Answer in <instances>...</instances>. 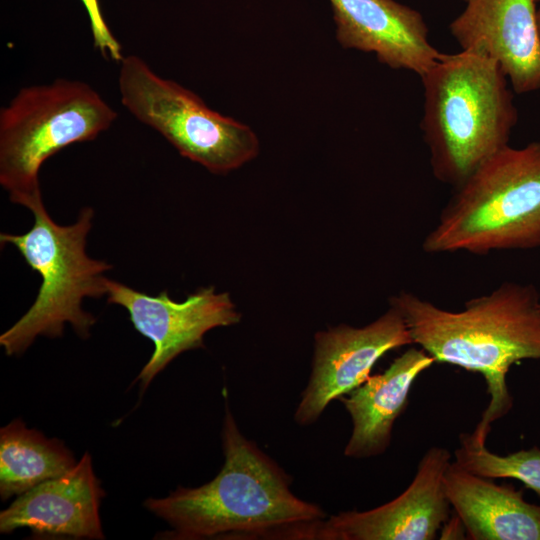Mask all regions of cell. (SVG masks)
Returning a JSON list of instances; mask_svg holds the SVG:
<instances>
[{
	"label": "cell",
	"mask_w": 540,
	"mask_h": 540,
	"mask_svg": "<svg viewBox=\"0 0 540 540\" xmlns=\"http://www.w3.org/2000/svg\"><path fill=\"white\" fill-rule=\"evenodd\" d=\"M411 344L404 317L392 305L364 327L342 324L316 333L312 372L295 421L302 426L314 423L332 400L364 383L383 355Z\"/></svg>",
	"instance_id": "9"
},
{
	"label": "cell",
	"mask_w": 540,
	"mask_h": 540,
	"mask_svg": "<svg viewBox=\"0 0 540 540\" xmlns=\"http://www.w3.org/2000/svg\"><path fill=\"white\" fill-rule=\"evenodd\" d=\"M104 495L86 452L70 470L17 496L0 513V532L28 528L34 539H103Z\"/></svg>",
	"instance_id": "12"
},
{
	"label": "cell",
	"mask_w": 540,
	"mask_h": 540,
	"mask_svg": "<svg viewBox=\"0 0 540 540\" xmlns=\"http://www.w3.org/2000/svg\"><path fill=\"white\" fill-rule=\"evenodd\" d=\"M434 362L422 348L411 347L394 359L383 373L370 376L338 399L353 423L345 456L361 459L385 452L391 442L394 423L408 405L414 381Z\"/></svg>",
	"instance_id": "14"
},
{
	"label": "cell",
	"mask_w": 540,
	"mask_h": 540,
	"mask_svg": "<svg viewBox=\"0 0 540 540\" xmlns=\"http://www.w3.org/2000/svg\"><path fill=\"white\" fill-rule=\"evenodd\" d=\"M536 0H466L449 30L462 50L479 51L501 67L518 94L540 90Z\"/></svg>",
	"instance_id": "11"
},
{
	"label": "cell",
	"mask_w": 540,
	"mask_h": 540,
	"mask_svg": "<svg viewBox=\"0 0 540 540\" xmlns=\"http://www.w3.org/2000/svg\"><path fill=\"white\" fill-rule=\"evenodd\" d=\"M449 451L431 447L421 458L414 479L392 501L368 511H345L314 522L309 539L433 540L449 519L444 489Z\"/></svg>",
	"instance_id": "10"
},
{
	"label": "cell",
	"mask_w": 540,
	"mask_h": 540,
	"mask_svg": "<svg viewBox=\"0 0 540 540\" xmlns=\"http://www.w3.org/2000/svg\"><path fill=\"white\" fill-rule=\"evenodd\" d=\"M106 287L107 302L125 308L135 330L154 344L135 380L141 394L179 354L204 347L208 331L234 325L241 318L230 295L214 287L201 288L183 301L171 299L166 290L150 295L110 279Z\"/></svg>",
	"instance_id": "8"
},
{
	"label": "cell",
	"mask_w": 540,
	"mask_h": 540,
	"mask_svg": "<svg viewBox=\"0 0 540 540\" xmlns=\"http://www.w3.org/2000/svg\"><path fill=\"white\" fill-rule=\"evenodd\" d=\"M390 305L404 317L413 344L435 362L448 363L483 376L490 401L472 433L486 445L491 425L505 416L513 400L507 373L522 360H540V296L533 285L505 282L487 295L471 299L461 311H449L410 292L393 296Z\"/></svg>",
	"instance_id": "1"
},
{
	"label": "cell",
	"mask_w": 540,
	"mask_h": 540,
	"mask_svg": "<svg viewBox=\"0 0 540 540\" xmlns=\"http://www.w3.org/2000/svg\"><path fill=\"white\" fill-rule=\"evenodd\" d=\"M451 462L444 473L446 497L461 519L468 539L540 540V505L522 492L498 485Z\"/></svg>",
	"instance_id": "15"
},
{
	"label": "cell",
	"mask_w": 540,
	"mask_h": 540,
	"mask_svg": "<svg viewBox=\"0 0 540 540\" xmlns=\"http://www.w3.org/2000/svg\"><path fill=\"white\" fill-rule=\"evenodd\" d=\"M537 25H538V31H539V36H540V6L537 9Z\"/></svg>",
	"instance_id": "20"
},
{
	"label": "cell",
	"mask_w": 540,
	"mask_h": 540,
	"mask_svg": "<svg viewBox=\"0 0 540 540\" xmlns=\"http://www.w3.org/2000/svg\"><path fill=\"white\" fill-rule=\"evenodd\" d=\"M465 527L461 519L456 515L452 519H448L440 529V539H462L466 538Z\"/></svg>",
	"instance_id": "19"
},
{
	"label": "cell",
	"mask_w": 540,
	"mask_h": 540,
	"mask_svg": "<svg viewBox=\"0 0 540 540\" xmlns=\"http://www.w3.org/2000/svg\"><path fill=\"white\" fill-rule=\"evenodd\" d=\"M455 462L466 470L491 479L511 478L522 482L540 496V449L532 447L507 455H498L460 435Z\"/></svg>",
	"instance_id": "17"
},
{
	"label": "cell",
	"mask_w": 540,
	"mask_h": 540,
	"mask_svg": "<svg viewBox=\"0 0 540 540\" xmlns=\"http://www.w3.org/2000/svg\"><path fill=\"white\" fill-rule=\"evenodd\" d=\"M89 17L93 46L108 60L121 62L124 58L120 42L107 25L99 0H81Z\"/></svg>",
	"instance_id": "18"
},
{
	"label": "cell",
	"mask_w": 540,
	"mask_h": 540,
	"mask_svg": "<svg viewBox=\"0 0 540 540\" xmlns=\"http://www.w3.org/2000/svg\"><path fill=\"white\" fill-rule=\"evenodd\" d=\"M536 2L538 3V2H540V0H536Z\"/></svg>",
	"instance_id": "21"
},
{
	"label": "cell",
	"mask_w": 540,
	"mask_h": 540,
	"mask_svg": "<svg viewBox=\"0 0 540 540\" xmlns=\"http://www.w3.org/2000/svg\"><path fill=\"white\" fill-rule=\"evenodd\" d=\"M34 222L23 234L1 233V245H13L41 278L35 301L0 336L6 355H20L39 336L61 337L66 323L82 339L90 336L96 318L82 308L84 298L106 295L105 272L113 266L86 252L94 210L83 208L73 224L59 225L48 214L42 198L27 206Z\"/></svg>",
	"instance_id": "5"
},
{
	"label": "cell",
	"mask_w": 540,
	"mask_h": 540,
	"mask_svg": "<svg viewBox=\"0 0 540 540\" xmlns=\"http://www.w3.org/2000/svg\"><path fill=\"white\" fill-rule=\"evenodd\" d=\"M420 78L432 173L455 188L508 146L518 120L513 92L500 65L474 50L442 53Z\"/></svg>",
	"instance_id": "3"
},
{
	"label": "cell",
	"mask_w": 540,
	"mask_h": 540,
	"mask_svg": "<svg viewBox=\"0 0 540 540\" xmlns=\"http://www.w3.org/2000/svg\"><path fill=\"white\" fill-rule=\"evenodd\" d=\"M540 247V141L509 145L484 161L455 192L425 237L426 253Z\"/></svg>",
	"instance_id": "4"
},
{
	"label": "cell",
	"mask_w": 540,
	"mask_h": 540,
	"mask_svg": "<svg viewBox=\"0 0 540 540\" xmlns=\"http://www.w3.org/2000/svg\"><path fill=\"white\" fill-rule=\"evenodd\" d=\"M466 1V0H465Z\"/></svg>",
	"instance_id": "22"
},
{
	"label": "cell",
	"mask_w": 540,
	"mask_h": 540,
	"mask_svg": "<svg viewBox=\"0 0 540 540\" xmlns=\"http://www.w3.org/2000/svg\"><path fill=\"white\" fill-rule=\"evenodd\" d=\"M122 105L161 134L179 154L215 174H226L254 159L259 140L247 125L211 108L194 92L158 75L142 58L120 62Z\"/></svg>",
	"instance_id": "7"
},
{
	"label": "cell",
	"mask_w": 540,
	"mask_h": 540,
	"mask_svg": "<svg viewBox=\"0 0 540 540\" xmlns=\"http://www.w3.org/2000/svg\"><path fill=\"white\" fill-rule=\"evenodd\" d=\"M222 444L225 462L214 479L144 502L171 528L162 533V539H297L302 527L326 518L318 505L290 491L288 475L242 435L228 408Z\"/></svg>",
	"instance_id": "2"
},
{
	"label": "cell",
	"mask_w": 540,
	"mask_h": 540,
	"mask_svg": "<svg viewBox=\"0 0 540 540\" xmlns=\"http://www.w3.org/2000/svg\"><path fill=\"white\" fill-rule=\"evenodd\" d=\"M336 38L347 49L374 53L392 69L423 75L441 56L417 10L396 0H328Z\"/></svg>",
	"instance_id": "13"
},
{
	"label": "cell",
	"mask_w": 540,
	"mask_h": 540,
	"mask_svg": "<svg viewBox=\"0 0 540 540\" xmlns=\"http://www.w3.org/2000/svg\"><path fill=\"white\" fill-rule=\"evenodd\" d=\"M117 112L89 84L65 78L21 88L0 110V184L15 204L42 198L39 172L51 156L93 141Z\"/></svg>",
	"instance_id": "6"
},
{
	"label": "cell",
	"mask_w": 540,
	"mask_h": 540,
	"mask_svg": "<svg viewBox=\"0 0 540 540\" xmlns=\"http://www.w3.org/2000/svg\"><path fill=\"white\" fill-rule=\"evenodd\" d=\"M77 462L58 439L15 419L0 430V496L7 500L70 470Z\"/></svg>",
	"instance_id": "16"
}]
</instances>
